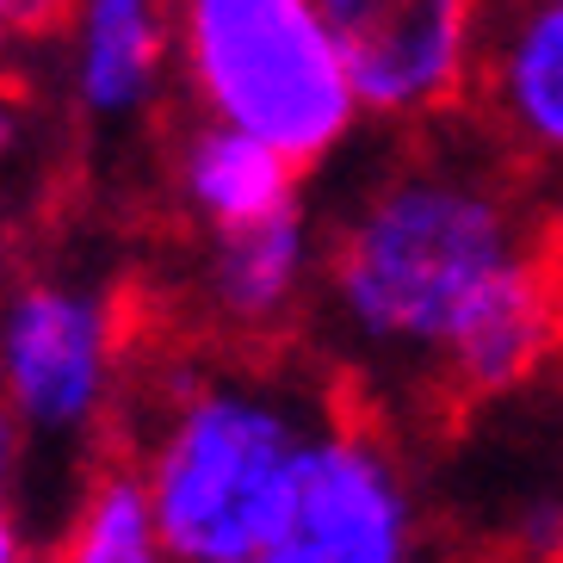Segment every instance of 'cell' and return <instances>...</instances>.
<instances>
[{"mask_svg": "<svg viewBox=\"0 0 563 563\" xmlns=\"http://www.w3.org/2000/svg\"><path fill=\"white\" fill-rule=\"evenodd\" d=\"M459 118L402 131V150L329 223L316 285L347 360L428 390L477 303L558 242L527 192V162L477 118L459 136Z\"/></svg>", "mask_w": 563, "mask_h": 563, "instance_id": "1", "label": "cell"}, {"mask_svg": "<svg viewBox=\"0 0 563 563\" xmlns=\"http://www.w3.org/2000/svg\"><path fill=\"white\" fill-rule=\"evenodd\" d=\"M143 428L124 452L180 563L261 558L298 464L341 390H298L254 365L167 360L143 390Z\"/></svg>", "mask_w": 563, "mask_h": 563, "instance_id": "2", "label": "cell"}, {"mask_svg": "<svg viewBox=\"0 0 563 563\" xmlns=\"http://www.w3.org/2000/svg\"><path fill=\"white\" fill-rule=\"evenodd\" d=\"M192 112L254 131L310 174L365 124L322 0H174Z\"/></svg>", "mask_w": 563, "mask_h": 563, "instance_id": "3", "label": "cell"}, {"mask_svg": "<svg viewBox=\"0 0 563 563\" xmlns=\"http://www.w3.org/2000/svg\"><path fill=\"white\" fill-rule=\"evenodd\" d=\"M428 527L384 415L341 397L298 464L261 563H421Z\"/></svg>", "mask_w": 563, "mask_h": 563, "instance_id": "4", "label": "cell"}, {"mask_svg": "<svg viewBox=\"0 0 563 563\" xmlns=\"http://www.w3.org/2000/svg\"><path fill=\"white\" fill-rule=\"evenodd\" d=\"M501 0H322L372 124L421 131L471 112Z\"/></svg>", "mask_w": 563, "mask_h": 563, "instance_id": "5", "label": "cell"}, {"mask_svg": "<svg viewBox=\"0 0 563 563\" xmlns=\"http://www.w3.org/2000/svg\"><path fill=\"white\" fill-rule=\"evenodd\" d=\"M0 378H7V409L32 440H81L106 428L124 378L118 298L56 273L25 279L0 329Z\"/></svg>", "mask_w": 563, "mask_h": 563, "instance_id": "6", "label": "cell"}, {"mask_svg": "<svg viewBox=\"0 0 563 563\" xmlns=\"http://www.w3.org/2000/svg\"><path fill=\"white\" fill-rule=\"evenodd\" d=\"M316 285H322V242L303 211H285L273 223L205 235L192 303L217 341L273 347L303 322Z\"/></svg>", "mask_w": 563, "mask_h": 563, "instance_id": "7", "label": "cell"}, {"mask_svg": "<svg viewBox=\"0 0 563 563\" xmlns=\"http://www.w3.org/2000/svg\"><path fill=\"white\" fill-rule=\"evenodd\" d=\"M471 118L527 167H563V0H501Z\"/></svg>", "mask_w": 563, "mask_h": 563, "instance_id": "8", "label": "cell"}, {"mask_svg": "<svg viewBox=\"0 0 563 563\" xmlns=\"http://www.w3.org/2000/svg\"><path fill=\"white\" fill-rule=\"evenodd\" d=\"M68 100L93 124H131L180 63L174 0H68Z\"/></svg>", "mask_w": 563, "mask_h": 563, "instance_id": "9", "label": "cell"}, {"mask_svg": "<svg viewBox=\"0 0 563 563\" xmlns=\"http://www.w3.org/2000/svg\"><path fill=\"white\" fill-rule=\"evenodd\" d=\"M174 199L205 235L249 230V223L303 211V167L254 131L192 112V124L174 143Z\"/></svg>", "mask_w": 563, "mask_h": 563, "instance_id": "10", "label": "cell"}, {"mask_svg": "<svg viewBox=\"0 0 563 563\" xmlns=\"http://www.w3.org/2000/svg\"><path fill=\"white\" fill-rule=\"evenodd\" d=\"M51 563H180V558H174L162 520H155L143 477L124 459H112L87 477Z\"/></svg>", "mask_w": 563, "mask_h": 563, "instance_id": "11", "label": "cell"}, {"mask_svg": "<svg viewBox=\"0 0 563 563\" xmlns=\"http://www.w3.org/2000/svg\"><path fill=\"white\" fill-rule=\"evenodd\" d=\"M0 13H7V32L32 37V32H51L68 19V0H0Z\"/></svg>", "mask_w": 563, "mask_h": 563, "instance_id": "12", "label": "cell"}, {"mask_svg": "<svg viewBox=\"0 0 563 563\" xmlns=\"http://www.w3.org/2000/svg\"><path fill=\"white\" fill-rule=\"evenodd\" d=\"M459 563H558V558H532V551H514V545H496V551H471Z\"/></svg>", "mask_w": 563, "mask_h": 563, "instance_id": "13", "label": "cell"}, {"mask_svg": "<svg viewBox=\"0 0 563 563\" xmlns=\"http://www.w3.org/2000/svg\"><path fill=\"white\" fill-rule=\"evenodd\" d=\"M0 563H51V558H37V551H25V539H19V527L7 520V545H0Z\"/></svg>", "mask_w": 563, "mask_h": 563, "instance_id": "14", "label": "cell"}, {"mask_svg": "<svg viewBox=\"0 0 563 563\" xmlns=\"http://www.w3.org/2000/svg\"><path fill=\"white\" fill-rule=\"evenodd\" d=\"M235 563H261V558H235Z\"/></svg>", "mask_w": 563, "mask_h": 563, "instance_id": "15", "label": "cell"}]
</instances>
